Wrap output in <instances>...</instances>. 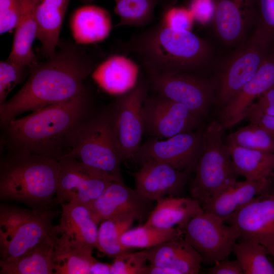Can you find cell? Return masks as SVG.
I'll list each match as a JSON object with an SVG mask.
<instances>
[{
	"mask_svg": "<svg viewBox=\"0 0 274 274\" xmlns=\"http://www.w3.org/2000/svg\"><path fill=\"white\" fill-rule=\"evenodd\" d=\"M213 20L219 40L227 46L241 44L255 24V0H216Z\"/></svg>",
	"mask_w": 274,
	"mask_h": 274,
	"instance_id": "cell-16",
	"label": "cell"
},
{
	"mask_svg": "<svg viewBox=\"0 0 274 274\" xmlns=\"http://www.w3.org/2000/svg\"><path fill=\"white\" fill-rule=\"evenodd\" d=\"M108 11L95 5H86L77 9L71 17V28L78 44L98 43L107 39L112 28Z\"/></svg>",
	"mask_w": 274,
	"mask_h": 274,
	"instance_id": "cell-25",
	"label": "cell"
},
{
	"mask_svg": "<svg viewBox=\"0 0 274 274\" xmlns=\"http://www.w3.org/2000/svg\"><path fill=\"white\" fill-rule=\"evenodd\" d=\"M66 10L55 7L38 0L36 8L38 39L41 44L43 55H52L59 44V36Z\"/></svg>",
	"mask_w": 274,
	"mask_h": 274,
	"instance_id": "cell-30",
	"label": "cell"
},
{
	"mask_svg": "<svg viewBox=\"0 0 274 274\" xmlns=\"http://www.w3.org/2000/svg\"><path fill=\"white\" fill-rule=\"evenodd\" d=\"M225 222L238 229L241 241L257 242L269 252L274 248V193L257 196Z\"/></svg>",
	"mask_w": 274,
	"mask_h": 274,
	"instance_id": "cell-14",
	"label": "cell"
},
{
	"mask_svg": "<svg viewBox=\"0 0 274 274\" xmlns=\"http://www.w3.org/2000/svg\"><path fill=\"white\" fill-rule=\"evenodd\" d=\"M274 86V51L263 62L255 76L225 106L223 127H230L245 117L255 98Z\"/></svg>",
	"mask_w": 274,
	"mask_h": 274,
	"instance_id": "cell-19",
	"label": "cell"
},
{
	"mask_svg": "<svg viewBox=\"0 0 274 274\" xmlns=\"http://www.w3.org/2000/svg\"><path fill=\"white\" fill-rule=\"evenodd\" d=\"M58 232L53 231L19 258L0 260L1 274H52L55 273V248Z\"/></svg>",
	"mask_w": 274,
	"mask_h": 274,
	"instance_id": "cell-24",
	"label": "cell"
},
{
	"mask_svg": "<svg viewBox=\"0 0 274 274\" xmlns=\"http://www.w3.org/2000/svg\"><path fill=\"white\" fill-rule=\"evenodd\" d=\"M31 210L1 204L0 207V242L12 235L35 213Z\"/></svg>",
	"mask_w": 274,
	"mask_h": 274,
	"instance_id": "cell-36",
	"label": "cell"
},
{
	"mask_svg": "<svg viewBox=\"0 0 274 274\" xmlns=\"http://www.w3.org/2000/svg\"><path fill=\"white\" fill-rule=\"evenodd\" d=\"M183 238L180 227L163 229L144 224L130 228L120 237L122 245L131 249H147L167 241Z\"/></svg>",
	"mask_w": 274,
	"mask_h": 274,
	"instance_id": "cell-32",
	"label": "cell"
},
{
	"mask_svg": "<svg viewBox=\"0 0 274 274\" xmlns=\"http://www.w3.org/2000/svg\"><path fill=\"white\" fill-rule=\"evenodd\" d=\"M142 114L144 131L158 139L195 131L201 121L185 106L157 94L147 95Z\"/></svg>",
	"mask_w": 274,
	"mask_h": 274,
	"instance_id": "cell-13",
	"label": "cell"
},
{
	"mask_svg": "<svg viewBox=\"0 0 274 274\" xmlns=\"http://www.w3.org/2000/svg\"><path fill=\"white\" fill-rule=\"evenodd\" d=\"M149 84L143 79L127 92L117 95L115 107L114 132L121 162L134 159L144 131L142 114Z\"/></svg>",
	"mask_w": 274,
	"mask_h": 274,
	"instance_id": "cell-9",
	"label": "cell"
},
{
	"mask_svg": "<svg viewBox=\"0 0 274 274\" xmlns=\"http://www.w3.org/2000/svg\"><path fill=\"white\" fill-rule=\"evenodd\" d=\"M162 3L174 5L175 0H118L114 12L119 16L120 21L115 26H146L155 19V8Z\"/></svg>",
	"mask_w": 274,
	"mask_h": 274,
	"instance_id": "cell-33",
	"label": "cell"
},
{
	"mask_svg": "<svg viewBox=\"0 0 274 274\" xmlns=\"http://www.w3.org/2000/svg\"><path fill=\"white\" fill-rule=\"evenodd\" d=\"M268 253L270 254L274 258V248L269 251Z\"/></svg>",
	"mask_w": 274,
	"mask_h": 274,
	"instance_id": "cell-49",
	"label": "cell"
},
{
	"mask_svg": "<svg viewBox=\"0 0 274 274\" xmlns=\"http://www.w3.org/2000/svg\"><path fill=\"white\" fill-rule=\"evenodd\" d=\"M52 6L66 10L71 0H39Z\"/></svg>",
	"mask_w": 274,
	"mask_h": 274,
	"instance_id": "cell-48",
	"label": "cell"
},
{
	"mask_svg": "<svg viewBox=\"0 0 274 274\" xmlns=\"http://www.w3.org/2000/svg\"><path fill=\"white\" fill-rule=\"evenodd\" d=\"M38 0H22V11L15 28L10 60L31 67L37 63L32 44L37 37L38 24L36 8Z\"/></svg>",
	"mask_w": 274,
	"mask_h": 274,
	"instance_id": "cell-27",
	"label": "cell"
},
{
	"mask_svg": "<svg viewBox=\"0 0 274 274\" xmlns=\"http://www.w3.org/2000/svg\"><path fill=\"white\" fill-rule=\"evenodd\" d=\"M59 162L56 203L75 200L89 206L113 181L118 180L73 157H63Z\"/></svg>",
	"mask_w": 274,
	"mask_h": 274,
	"instance_id": "cell-10",
	"label": "cell"
},
{
	"mask_svg": "<svg viewBox=\"0 0 274 274\" xmlns=\"http://www.w3.org/2000/svg\"><path fill=\"white\" fill-rule=\"evenodd\" d=\"M96 67L94 59L75 44L61 46L47 59L33 65L21 89L0 104L3 126L25 112L71 99L86 90L84 81Z\"/></svg>",
	"mask_w": 274,
	"mask_h": 274,
	"instance_id": "cell-1",
	"label": "cell"
},
{
	"mask_svg": "<svg viewBox=\"0 0 274 274\" xmlns=\"http://www.w3.org/2000/svg\"><path fill=\"white\" fill-rule=\"evenodd\" d=\"M118 0H115V1L116 2L117 1H118Z\"/></svg>",
	"mask_w": 274,
	"mask_h": 274,
	"instance_id": "cell-51",
	"label": "cell"
},
{
	"mask_svg": "<svg viewBox=\"0 0 274 274\" xmlns=\"http://www.w3.org/2000/svg\"><path fill=\"white\" fill-rule=\"evenodd\" d=\"M223 127L212 122L204 132L202 153L190 186L191 197L201 206L236 181V173L227 145L222 136Z\"/></svg>",
	"mask_w": 274,
	"mask_h": 274,
	"instance_id": "cell-6",
	"label": "cell"
},
{
	"mask_svg": "<svg viewBox=\"0 0 274 274\" xmlns=\"http://www.w3.org/2000/svg\"><path fill=\"white\" fill-rule=\"evenodd\" d=\"M216 7V0H191L189 10L198 22L206 24L213 21Z\"/></svg>",
	"mask_w": 274,
	"mask_h": 274,
	"instance_id": "cell-42",
	"label": "cell"
},
{
	"mask_svg": "<svg viewBox=\"0 0 274 274\" xmlns=\"http://www.w3.org/2000/svg\"><path fill=\"white\" fill-rule=\"evenodd\" d=\"M114 119V102L101 111L92 114L82 126L73 150L65 157L75 158L123 180L121 161L115 136Z\"/></svg>",
	"mask_w": 274,
	"mask_h": 274,
	"instance_id": "cell-5",
	"label": "cell"
},
{
	"mask_svg": "<svg viewBox=\"0 0 274 274\" xmlns=\"http://www.w3.org/2000/svg\"><path fill=\"white\" fill-rule=\"evenodd\" d=\"M150 264L177 270L180 274H197L203 260L183 238L164 242L146 249Z\"/></svg>",
	"mask_w": 274,
	"mask_h": 274,
	"instance_id": "cell-23",
	"label": "cell"
},
{
	"mask_svg": "<svg viewBox=\"0 0 274 274\" xmlns=\"http://www.w3.org/2000/svg\"><path fill=\"white\" fill-rule=\"evenodd\" d=\"M193 19L188 8L173 5L166 8L161 22L174 29L190 30Z\"/></svg>",
	"mask_w": 274,
	"mask_h": 274,
	"instance_id": "cell-41",
	"label": "cell"
},
{
	"mask_svg": "<svg viewBox=\"0 0 274 274\" xmlns=\"http://www.w3.org/2000/svg\"><path fill=\"white\" fill-rule=\"evenodd\" d=\"M30 67L14 62L8 58L0 62V104L24 78Z\"/></svg>",
	"mask_w": 274,
	"mask_h": 274,
	"instance_id": "cell-37",
	"label": "cell"
},
{
	"mask_svg": "<svg viewBox=\"0 0 274 274\" xmlns=\"http://www.w3.org/2000/svg\"><path fill=\"white\" fill-rule=\"evenodd\" d=\"M204 132H183L164 140L154 138L141 146L134 159L164 163L180 170H194L201 156Z\"/></svg>",
	"mask_w": 274,
	"mask_h": 274,
	"instance_id": "cell-11",
	"label": "cell"
},
{
	"mask_svg": "<svg viewBox=\"0 0 274 274\" xmlns=\"http://www.w3.org/2000/svg\"><path fill=\"white\" fill-rule=\"evenodd\" d=\"M147 261L146 249L124 253L114 258L111 264L110 274H142Z\"/></svg>",
	"mask_w": 274,
	"mask_h": 274,
	"instance_id": "cell-38",
	"label": "cell"
},
{
	"mask_svg": "<svg viewBox=\"0 0 274 274\" xmlns=\"http://www.w3.org/2000/svg\"><path fill=\"white\" fill-rule=\"evenodd\" d=\"M22 11V0H0V33L17 27Z\"/></svg>",
	"mask_w": 274,
	"mask_h": 274,
	"instance_id": "cell-40",
	"label": "cell"
},
{
	"mask_svg": "<svg viewBox=\"0 0 274 274\" xmlns=\"http://www.w3.org/2000/svg\"><path fill=\"white\" fill-rule=\"evenodd\" d=\"M141 164L134 178L135 189L144 196L156 201L165 196L180 195L184 190L190 172L154 161Z\"/></svg>",
	"mask_w": 274,
	"mask_h": 274,
	"instance_id": "cell-17",
	"label": "cell"
},
{
	"mask_svg": "<svg viewBox=\"0 0 274 274\" xmlns=\"http://www.w3.org/2000/svg\"><path fill=\"white\" fill-rule=\"evenodd\" d=\"M228 141V144L274 153V134L255 123H251L231 133Z\"/></svg>",
	"mask_w": 274,
	"mask_h": 274,
	"instance_id": "cell-35",
	"label": "cell"
},
{
	"mask_svg": "<svg viewBox=\"0 0 274 274\" xmlns=\"http://www.w3.org/2000/svg\"><path fill=\"white\" fill-rule=\"evenodd\" d=\"M59 162L27 152H9L0 163V198L49 209L57 188Z\"/></svg>",
	"mask_w": 274,
	"mask_h": 274,
	"instance_id": "cell-4",
	"label": "cell"
},
{
	"mask_svg": "<svg viewBox=\"0 0 274 274\" xmlns=\"http://www.w3.org/2000/svg\"><path fill=\"white\" fill-rule=\"evenodd\" d=\"M94 248L73 246L58 234L55 248V274H89L92 264L96 260L92 256Z\"/></svg>",
	"mask_w": 274,
	"mask_h": 274,
	"instance_id": "cell-29",
	"label": "cell"
},
{
	"mask_svg": "<svg viewBox=\"0 0 274 274\" xmlns=\"http://www.w3.org/2000/svg\"><path fill=\"white\" fill-rule=\"evenodd\" d=\"M245 117L248 118L251 123L258 124L274 134V116H269L251 110H248Z\"/></svg>",
	"mask_w": 274,
	"mask_h": 274,
	"instance_id": "cell-44",
	"label": "cell"
},
{
	"mask_svg": "<svg viewBox=\"0 0 274 274\" xmlns=\"http://www.w3.org/2000/svg\"><path fill=\"white\" fill-rule=\"evenodd\" d=\"M208 212L202 211L182 228L183 238L202 256L203 263L214 264L227 258L240 233L234 226Z\"/></svg>",
	"mask_w": 274,
	"mask_h": 274,
	"instance_id": "cell-8",
	"label": "cell"
},
{
	"mask_svg": "<svg viewBox=\"0 0 274 274\" xmlns=\"http://www.w3.org/2000/svg\"><path fill=\"white\" fill-rule=\"evenodd\" d=\"M142 274H180L176 270L150 264L146 265Z\"/></svg>",
	"mask_w": 274,
	"mask_h": 274,
	"instance_id": "cell-45",
	"label": "cell"
},
{
	"mask_svg": "<svg viewBox=\"0 0 274 274\" xmlns=\"http://www.w3.org/2000/svg\"><path fill=\"white\" fill-rule=\"evenodd\" d=\"M207 272L209 274H244L238 261L228 258L216 263L208 268Z\"/></svg>",
	"mask_w": 274,
	"mask_h": 274,
	"instance_id": "cell-43",
	"label": "cell"
},
{
	"mask_svg": "<svg viewBox=\"0 0 274 274\" xmlns=\"http://www.w3.org/2000/svg\"><path fill=\"white\" fill-rule=\"evenodd\" d=\"M111 264L96 260L91 265L89 274H110Z\"/></svg>",
	"mask_w": 274,
	"mask_h": 274,
	"instance_id": "cell-46",
	"label": "cell"
},
{
	"mask_svg": "<svg viewBox=\"0 0 274 274\" xmlns=\"http://www.w3.org/2000/svg\"><path fill=\"white\" fill-rule=\"evenodd\" d=\"M255 28L274 42V0H255Z\"/></svg>",
	"mask_w": 274,
	"mask_h": 274,
	"instance_id": "cell-39",
	"label": "cell"
},
{
	"mask_svg": "<svg viewBox=\"0 0 274 274\" xmlns=\"http://www.w3.org/2000/svg\"><path fill=\"white\" fill-rule=\"evenodd\" d=\"M149 85L157 95L181 104L196 115H205L213 95L210 83L189 72L147 74Z\"/></svg>",
	"mask_w": 274,
	"mask_h": 274,
	"instance_id": "cell-12",
	"label": "cell"
},
{
	"mask_svg": "<svg viewBox=\"0 0 274 274\" xmlns=\"http://www.w3.org/2000/svg\"><path fill=\"white\" fill-rule=\"evenodd\" d=\"M60 204V223L56 226L58 234L73 246L96 248L98 224L92 218L89 206L75 200Z\"/></svg>",
	"mask_w": 274,
	"mask_h": 274,
	"instance_id": "cell-20",
	"label": "cell"
},
{
	"mask_svg": "<svg viewBox=\"0 0 274 274\" xmlns=\"http://www.w3.org/2000/svg\"><path fill=\"white\" fill-rule=\"evenodd\" d=\"M94 0H82V1L83 2H85V3H89V2H91L92 1H93Z\"/></svg>",
	"mask_w": 274,
	"mask_h": 274,
	"instance_id": "cell-50",
	"label": "cell"
},
{
	"mask_svg": "<svg viewBox=\"0 0 274 274\" xmlns=\"http://www.w3.org/2000/svg\"><path fill=\"white\" fill-rule=\"evenodd\" d=\"M122 47L136 56L147 74H197L212 54L204 39L190 30L174 29L161 22L133 35Z\"/></svg>",
	"mask_w": 274,
	"mask_h": 274,
	"instance_id": "cell-3",
	"label": "cell"
},
{
	"mask_svg": "<svg viewBox=\"0 0 274 274\" xmlns=\"http://www.w3.org/2000/svg\"><path fill=\"white\" fill-rule=\"evenodd\" d=\"M270 179L235 181L202 205L204 211L224 220L257 196L268 192Z\"/></svg>",
	"mask_w": 274,
	"mask_h": 274,
	"instance_id": "cell-21",
	"label": "cell"
},
{
	"mask_svg": "<svg viewBox=\"0 0 274 274\" xmlns=\"http://www.w3.org/2000/svg\"><path fill=\"white\" fill-rule=\"evenodd\" d=\"M260 96V99L257 102L274 106V86Z\"/></svg>",
	"mask_w": 274,
	"mask_h": 274,
	"instance_id": "cell-47",
	"label": "cell"
},
{
	"mask_svg": "<svg viewBox=\"0 0 274 274\" xmlns=\"http://www.w3.org/2000/svg\"><path fill=\"white\" fill-rule=\"evenodd\" d=\"M203 211L201 204L192 197L167 196L156 200V204L145 224L169 229L182 228L197 214Z\"/></svg>",
	"mask_w": 274,
	"mask_h": 274,
	"instance_id": "cell-26",
	"label": "cell"
},
{
	"mask_svg": "<svg viewBox=\"0 0 274 274\" xmlns=\"http://www.w3.org/2000/svg\"><path fill=\"white\" fill-rule=\"evenodd\" d=\"M244 274H274V266L269 261L266 248L253 241H241L232 248Z\"/></svg>",
	"mask_w": 274,
	"mask_h": 274,
	"instance_id": "cell-34",
	"label": "cell"
},
{
	"mask_svg": "<svg viewBox=\"0 0 274 274\" xmlns=\"http://www.w3.org/2000/svg\"><path fill=\"white\" fill-rule=\"evenodd\" d=\"M138 64L124 55H112L96 66L92 76L98 85L107 92L119 95L137 83Z\"/></svg>",
	"mask_w": 274,
	"mask_h": 274,
	"instance_id": "cell-22",
	"label": "cell"
},
{
	"mask_svg": "<svg viewBox=\"0 0 274 274\" xmlns=\"http://www.w3.org/2000/svg\"><path fill=\"white\" fill-rule=\"evenodd\" d=\"M135 220L132 215H124L101 222L98 230L96 249L114 258L129 252L130 250L122 245L120 237Z\"/></svg>",
	"mask_w": 274,
	"mask_h": 274,
	"instance_id": "cell-31",
	"label": "cell"
},
{
	"mask_svg": "<svg viewBox=\"0 0 274 274\" xmlns=\"http://www.w3.org/2000/svg\"><path fill=\"white\" fill-rule=\"evenodd\" d=\"M91 113L86 89L71 99L32 112L2 126L3 143L9 152H27L59 161L73 150Z\"/></svg>",
	"mask_w": 274,
	"mask_h": 274,
	"instance_id": "cell-2",
	"label": "cell"
},
{
	"mask_svg": "<svg viewBox=\"0 0 274 274\" xmlns=\"http://www.w3.org/2000/svg\"><path fill=\"white\" fill-rule=\"evenodd\" d=\"M227 145L238 175L248 180L270 179L274 170V153Z\"/></svg>",
	"mask_w": 274,
	"mask_h": 274,
	"instance_id": "cell-28",
	"label": "cell"
},
{
	"mask_svg": "<svg viewBox=\"0 0 274 274\" xmlns=\"http://www.w3.org/2000/svg\"><path fill=\"white\" fill-rule=\"evenodd\" d=\"M273 51L274 42L255 29L224 63L219 78L220 102L227 105L255 76Z\"/></svg>",
	"mask_w": 274,
	"mask_h": 274,
	"instance_id": "cell-7",
	"label": "cell"
},
{
	"mask_svg": "<svg viewBox=\"0 0 274 274\" xmlns=\"http://www.w3.org/2000/svg\"><path fill=\"white\" fill-rule=\"evenodd\" d=\"M55 216L49 209L35 210L28 220L0 242L1 260H15L38 245L53 231L52 220Z\"/></svg>",
	"mask_w": 274,
	"mask_h": 274,
	"instance_id": "cell-18",
	"label": "cell"
},
{
	"mask_svg": "<svg viewBox=\"0 0 274 274\" xmlns=\"http://www.w3.org/2000/svg\"><path fill=\"white\" fill-rule=\"evenodd\" d=\"M136 189L127 186L123 180L113 181L89 206L91 216L97 224L124 215H132L142 222L153 210V201Z\"/></svg>",
	"mask_w": 274,
	"mask_h": 274,
	"instance_id": "cell-15",
	"label": "cell"
}]
</instances>
